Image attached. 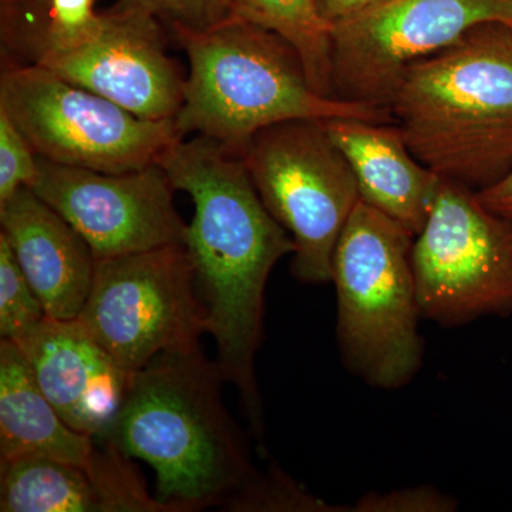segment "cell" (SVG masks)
Segmentation results:
<instances>
[{"instance_id":"9a60e30c","label":"cell","mask_w":512,"mask_h":512,"mask_svg":"<svg viewBox=\"0 0 512 512\" xmlns=\"http://www.w3.org/2000/svg\"><path fill=\"white\" fill-rule=\"evenodd\" d=\"M0 227L47 316L79 318L97 262L86 239L28 187L0 204Z\"/></svg>"},{"instance_id":"ffe728a7","label":"cell","mask_w":512,"mask_h":512,"mask_svg":"<svg viewBox=\"0 0 512 512\" xmlns=\"http://www.w3.org/2000/svg\"><path fill=\"white\" fill-rule=\"evenodd\" d=\"M46 318L45 306L0 234V339L18 342Z\"/></svg>"},{"instance_id":"44dd1931","label":"cell","mask_w":512,"mask_h":512,"mask_svg":"<svg viewBox=\"0 0 512 512\" xmlns=\"http://www.w3.org/2000/svg\"><path fill=\"white\" fill-rule=\"evenodd\" d=\"M234 0H119L113 9L163 20L173 30L205 32L232 18Z\"/></svg>"},{"instance_id":"3957f363","label":"cell","mask_w":512,"mask_h":512,"mask_svg":"<svg viewBox=\"0 0 512 512\" xmlns=\"http://www.w3.org/2000/svg\"><path fill=\"white\" fill-rule=\"evenodd\" d=\"M394 124L414 157L478 192L512 170V26L484 22L413 64L394 94Z\"/></svg>"},{"instance_id":"8fae6325","label":"cell","mask_w":512,"mask_h":512,"mask_svg":"<svg viewBox=\"0 0 512 512\" xmlns=\"http://www.w3.org/2000/svg\"><path fill=\"white\" fill-rule=\"evenodd\" d=\"M32 190L55 208L93 249L96 259L184 245L187 224L160 164L101 173L39 157Z\"/></svg>"},{"instance_id":"2e32d148","label":"cell","mask_w":512,"mask_h":512,"mask_svg":"<svg viewBox=\"0 0 512 512\" xmlns=\"http://www.w3.org/2000/svg\"><path fill=\"white\" fill-rule=\"evenodd\" d=\"M323 124L355 175L360 201L417 237L436 200L439 175L414 157L394 123L329 119Z\"/></svg>"},{"instance_id":"7a4b0ae2","label":"cell","mask_w":512,"mask_h":512,"mask_svg":"<svg viewBox=\"0 0 512 512\" xmlns=\"http://www.w3.org/2000/svg\"><path fill=\"white\" fill-rule=\"evenodd\" d=\"M217 360L202 348L163 353L131 373L106 439L156 474L171 512L221 507L258 476L247 437L222 397Z\"/></svg>"},{"instance_id":"5b68a950","label":"cell","mask_w":512,"mask_h":512,"mask_svg":"<svg viewBox=\"0 0 512 512\" xmlns=\"http://www.w3.org/2000/svg\"><path fill=\"white\" fill-rule=\"evenodd\" d=\"M413 241L399 222L360 201L333 252L340 357L376 389H402L423 365Z\"/></svg>"},{"instance_id":"d6986e66","label":"cell","mask_w":512,"mask_h":512,"mask_svg":"<svg viewBox=\"0 0 512 512\" xmlns=\"http://www.w3.org/2000/svg\"><path fill=\"white\" fill-rule=\"evenodd\" d=\"M231 512H349V505L330 504L296 483L272 461L265 471L229 501Z\"/></svg>"},{"instance_id":"9c48e42d","label":"cell","mask_w":512,"mask_h":512,"mask_svg":"<svg viewBox=\"0 0 512 512\" xmlns=\"http://www.w3.org/2000/svg\"><path fill=\"white\" fill-rule=\"evenodd\" d=\"M412 265L421 318L457 328L512 316V221L463 185L441 178Z\"/></svg>"},{"instance_id":"cb8c5ba5","label":"cell","mask_w":512,"mask_h":512,"mask_svg":"<svg viewBox=\"0 0 512 512\" xmlns=\"http://www.w3.org/2000/svg\"><path fill=\"white\" fill-rule=\"evenodd\" d=\"M458 501L433 485L367 493L349 505V512H454Z\"/></svg>"},{"instance_id":"7402d4cb","label":"cell","mask_w":512,"mask_h":512,"mask_svg":"<svg viewBox=\"0 0 512 512\" xmlns=\"http://www.w3.org/2000/svg\"><path fill=\"white\" fill-rule=\"evenodd\" d=\"M103 15L94 0H47V23L39 53L60 52L82 45L96 35Z\"/></svg>"},{"instance_id":"6da1fadb","label":"cell","mask_w":512,"mask_h":512,"mask_svg":"<svg viewBox=\"0 0 512 512\" xmlns=\"http://www.w3.org/2000/svg\"><path fill=\"white\" fill-rule=\"evenodd\" d=\"M175 190L194 202L184 247L217 345L225 383L237 389L249 429L264 440L265 419L255 359L264 330L265 289L284 256L288 231L266 210L242 157L218 141L178 140L157 161Z\"/></svg>"},{"instance_id":"ba28073f","label":"cell","mask_w":512,"mask_h":512,"mask_svg":"<svg viewBox=\"0 0 512 512\" xmlns=\"http://www.w3.org/2000/svg\"><path fill=\"white\" fill-rule=\"evenodd\" d=\"M79 322L128 373L201 348L207 316L184 245L97 259Z\"/></svg>"},{"instance_id":"4316f807","label":"cell","mask_w":512,"mask_h":512,"mask_svg":"<svg viewBox=\"0 0 512 512\" xmlns=\"http://www.w3.org/2000/svg\"><path fill=\"white\" fill-rule=\"evenodd\" d=\"M45 2H47V0H45Z\"/></svg>"},{"instance_id":"30bf717a","label":"cell","mask_w":512,"mask_h":512,"mask_svg":"<svg viewBox=\"0 0 512 512\" xmlns=\"http://www.w3.org/2000/svg\"><path fill=\"white\" fill-rule=\"evenodd\" d=\"M484 22L512 26V0H386L332 28V97L390 110L407 70Z\"/></svg>"},{"instance_id":"e0dca14e","label":"cell","mask_w":512,"mask_h":512,"mask_svg":"<svg viewBox=\"0 0 512 512\" xmlns=\"http://www.w3.org/2000/svg\"><path fill=\"white\" fill-rule=\"evenodd\" d=\"M99 441L70 427L15 342L0 339V464L53 458L84 464Z\"/></svg>"},{"instance_id":"603a6c76","label":"cell","mask_w":512,"mask_h":512,"mask_svg":"<svg viewBox=\"0 0 512 512\" xmlns=\"http://www.w3.org/2000/svg\"><path fill=\"white\" fill-rule=\"evenodd\" d=\"M39 174V157L16 127L0 110V204L20 188H32Z\"/></svg>"},{"instance_id":"7c38bea8","label":"cell","mask_w":512,"mask_h":512,"mask_svg":"<svg viewBox=\"0 0 512 512\" xmlns=\"http://www.w3.org/2000/svg\"><path fill=\"white\" fill-rule=\"evenodd\" d=\"M35 63L141 119L175 120L183 107L185 77L165 52L158 20L141 13L111 9L92 39L39 53Z\"/></svg>"},{"instance_id":"ac0fdd59","label":"cell","mask_w":512,"mask_h":512,"mask_svg":"<svg viewBox=\"0 0 512 512\" xmlns=\"http://www.w3.org/2000/svg\"><path fill=\"white\" fill-rule=\"evenodd\" d=\"M232 16L282 37L301 57L312 89L332 97V26L318 0H234Z\"/></svg>"},{"instance_id":"5bb4252c","label":"cell","mask_w":512,"mask_h":512,"mask_svg":"<svg viewBox=\"0 0 512 512\" xmlns=\"http://www.w3.org/2000/svg\"><path fill=\"white\" fill-rule=\"evenodd\" d=\"M0 511L171 512L109 441H99L84 464L53 458L0 464Z\"/></svg>"},{"instance_id":"484cf974","label":"cell","mask_w":512,"mask_h":512,"mask_svg":"<svg viewBox=\"0 0 512 512\" xmlns=\"http://www.w3.org/2000/svg\"><path fill=\"white\" fill-rule=\"evenodd\" d=\"M477 195L485 207L512 221V170L500 183L478 192Z\"/></svg>"},{"instance_id":"8992f818","label":"cell","mask_w":512,"mask_h":512,"mask_svg":"<svg viewBox=\"0 0 512 512\" xmlns=\"http://www.w3.org/2000/svg\"><path fill=\"white\" fill-rule=\"evenodd\" d=\"M242 160L266 210L295 242L292 275L303 284L332 282L333 252L360 195L323 120L266 127Z\"/></svg>"},{"instance_id":"52a82bcc","label":"cell","mask_w":512,"mask_h":512,"mask_svg":"<svg viewBox=\"0 0 512 512\" xmlns=\"http://www.w3.org/2000/svg\"><path fill=\"white\" fill-rule=\"evenodd\" d=\"M0 110L37 157L101 173L148 167L184 138L175 120L141 119L37 63L2 73Z\"/></svg>"},{"instance_id":"d4e9b609","label":"cell","mask_w":512,"mask_h":512,"mask_svg":"<svg viewBox=\"0 0 512 512\" xmlns=\"http://www.w3.org/2000/svg\"><path fill=\"white\" fill-rule=\"evenodd\" d=\"M386 0H318L320 15L330 26L339 25L376 8Z\"/></svg>"},{"instance_id":"4fadbf2b","label":"cell","mask_w":512,"mask_h":512,"mask_svg":"<svg viewBox=\"0 0 512 512\" xmlns=\"http://www.w3.org/2000/svg\"><path fill=\"white\" fill-rule=\"evenodd\" d=\"M15 343L63 420L93 439H106L126 397L131 373L117 365L79 319L47 316Z\"/></svg>"},{"instance_id":"277c9868","label":"cell","mask_w":512,"mask_h":512,"mask_svg":"<svg viewBox=\"0 0 512 512\" xmlns=\"http://www.w3.org/2000/svg\"><path fill=\"white\" fill-rule=\"evenodd\" d=\"M187 55L178 133L211 138L244 156L256 133L291 120L359 119L392 124V111L323 97L282 37L232 16L205 32L174 30Z\"/></svg>"}]
</instances>
